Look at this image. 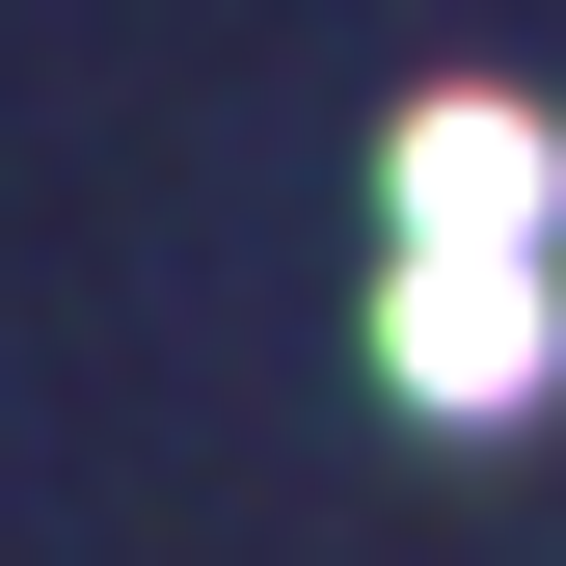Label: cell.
<instances>
[{
	"instance_id": "obj_1",
	"label": "cell",
	"mask_w": 566,
	"mask_h": 566,
	"mask_svg": "<svg viewBox=\"0 0 566 566\" xmlns=\"http://www.w3.org/2000/svg\"><path fill=\"white\" fill-rule=\"evenodd\" d=\"M539 217H566V135H539V108H405V243L539 270Z\"/></svg>"
},
{
	"instance_id": "obj_2",
	"label": "cell",
	"mask_w": 566,
	"mask_h": 566,
	"mask_svg": "<svg viewBox=\"0 0 566 566\" xmlns=\"http://www.w3.org/2000/svg\"><path fill=\"white\" fill-rule=\"evenodd\" d=\"M405 405H539L566 378V324H539V270H459V243H405Z\"/></svg>"
}]
</instances>
